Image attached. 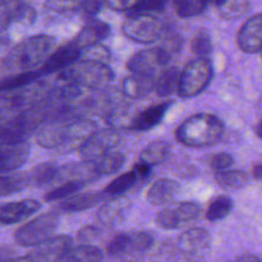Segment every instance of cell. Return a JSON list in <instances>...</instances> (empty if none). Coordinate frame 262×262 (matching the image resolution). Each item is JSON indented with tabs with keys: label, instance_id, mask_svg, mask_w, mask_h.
Masks as SVG:
<instances>
[{
	"label": "cell",
	"instance_id": "obj_1",
	"mask_svg": "<svg viewBox=\"0 0 262 262\" xmlns=\"http://www.w3.org/2000/svg\"><path fill=\"white\" fill-rule=\"evenodd\" d=\"M225 135L222 119L209 113H199L187 118L176 129V140L187 147H209L219 143Z\"/></svg>",
	"mask_w": 262,
	"mask_h": 262
},
{
	"label": "cell",
	"instance_id": "obj_2",
	"mask_svg": "<svg viewBox=\"0 0 262 262\" xmlns=\"http://www.w3.org/2000/svg\"><path fill=\"white\" fill-rule=\"evenodd\" d=\"M56 38L50 35H35L18 42L5 56L3 64L7 69L18 73L31 72L42 66L55 51Z\"/></svg>",
	"mask_w": 262,
	"mask_h": 262
},
{
	"label": "cell",
	"instance_id": "obj_3",
	"mask_svg": "<svg viewBox=\"0 0 262 262\" xmlns=\"http://www.w3.org/2000/svg\"><path fill=\"white\" fill-rule=\"evenodd\" d=\"M63 83L83 90H101L114 78V72L107 64L92 60L77 61L59 73Z\"/></svg>",
	"mask_w": 262,
	"mask_h": 262
},
{
	"label": "cell",
	"instance_id": "obj_4",
	"mask_svg": "<svg viewBox=\"0 0 262 262\" xmlns=\"http://www.w3.org/2000/svg\"><path fill=\"white\" fill-rule=\"evenodd\" d=\"M152 235L147 232L122 233L110 241L106 252L119 262H137L152 247Z\"/></svg>",
	"mask_w": 262,
	"mask_h": 262
},
{
	"label": "cell",
	"instance_id": "obj_5",
	"mask_svg": "<svg viewBox=\"0 0 262 262\" xmlns=\"http://www.w3.org/2000/svg\"><path fill=\"white\" fill-rule=\"evenodd\" d=\"M214 77V68L209 58H196L188 61L181 72L179 96L184 99L199 96L207 89Z\"/></svg>",
	"mask_w": 262,
	"mask_h": 262
},
{
	"label": "cell",
	"instance_id": "obj_6",
	"mask_svg": "<svg viewBox=\"0 0 262 262\" xmlns=\"http://www.w3.org/2000/svg\"><path fill=\"white\" fill-rule=\"evenodd\" d=\"M59 224V216L55 211L45 212L18 228L14 239L22 247H36L53 238Z\"/></svg>",
	"mask_w": 262,
	"mask_h": 262
},
{
	"label": "cell",
	"instance_id": "obj_7",
	"mask_svg": "<svg viewBox=\"0 0 262 262\" xmlns=\"http://www.w3.org/2000/svg\"><path fill=\"white\" fill-rule=\"evenodd\" d=\"M122 32L135 42L150 43L161 37L164 26L154 15H127L122 25Z\"/></svg>",
	"mask_w": 262,
	"mask_h": 262
},
{
	"label": "cell",
	"instance_id": "obj_8",
	"mask_svg": "<svg viewBox=\"0 0 262 262\" xmlns=\"http://www.w3.org/2000/svg\"><path fill=\"white\" fill-rule=\"evenodd\" d=\"M120 140L122 136L117 129L105 128L96 130L78 150L79 158L83 163H96L100 159L113 152V150L119 145Z\"/></svg>",
	"mask_w": 262,
	"mask_h": 262
},
{
	"label": "cell",
	"instance_id": "obj_9",
	"mask_svg": "<svg viewBox=\"0 0 262 262\" xmlns=\"http://www.w3.org/2000/svg\"><path fill=\"white\" fill-rule=\"evenodd\" d=\"M201 215V206L197 202H181L177 206H170L159 212L155 217L158 227L165 230H174L186 224L196 222Z\"/></svg>",
	"mask_w": 262,
	"mask_h": 262
},
{
	"label": "cell",
	"instance_id": "obj_10",
	"mask_svg": "<svg viewBox=\"0 0 262 262\" xmlns=\"http://www.w3.org/2000/svg\"><path fill=\"white\" fill-rule=\"evenodd\" d=\"M211 248L210 233L204 228H192L179 237L178 250L189 262H204Z\"/></svg>",
	"mask_w": 262,
	"mask_h": 262
},
{
	"label": "cell",
	"instance_id": "obj_11",
	"mask_svg": "<svg viewBox=\"0 0 262 262\" xmlns=\"http://www.w3.org/2000/svg\"><path fill=\"white\" fill-rule=\"evenodd\" d=\"M171 58V54L163 48L145 49L128 59L127 67L130 73L154 74L158 68L165 67Z\"/></svg>",
	"mask_w": 262,
	"mask_h": 262
},
{
	"label": "cell",
	"instance_id": "obj_12",
	"mask_svg": "<svg viewBox=\"0 0 262 262\" xmlns=\"http://www.w3.org/2000/svg\"><path fill=\"white\" fill-rule=\"evenodd\" d=\"M71 250L72 238L67 234H61L33 247L27 256L33 262H61Z\"/></svg>",
	"mask_w": 262,
	"mask_h": 262
},
{
	"label": "cell",
	"instance_id": "obj_13",
	"mask_svg": "<svg viewBox=\"0 0 262 262\" xmlns=\"http://www.w3.org/2000/svg\"><path fill=\"white\" fill-rule=\"evenodd\" d=\"M237 43L243 53H262V13L252 15L241 26Z\"/></svg>",
	"mask_w": 262,
	"mask_h": 262
},
{
	"label": "cell",
	"instance_id": "obj_14",
	"mask_svg": "<svg viewBox=\"0 0 262 262\" xmlns=\"http://www.w3.org/2000/svg\"><path fill=\"white\" fill-rule=\"evenodd\" d=\"M81 54L82 50H79L72 41L68 43H64L49 56L48 60L37 71L40 72L41 76L54 73V72H63L64 69L69 68L74 63H77V60L81 58Z\"/></svg>",
	"mask_w": 262,
	"mask_h": 262
},
{
	"label": "cell",
	"instance_id": "obj_15",
	"mask_svg": "<svg viewBox=\"0 0 262 262\" xmlns=\"http://www.w3.org/2000/svg\"><path fill=\"white\" fill-rule=\"evenodd\" d=\"M31 146L27 142H0V173L19 169L30 158Z\"/></svg>",
	"mask_w": 262,
	"mask_h": 262
},
{
	"label": "cell",
	"instance_id": "obj_16",
	"mask_svg": "<svg viewBox=\"0 0 262 262\" xmlns=\"http://www.w3.org/2000/svg\"><path fill=\"white\" fill-rule=\"evenodd\" d=\"M41 209V204L36 200H20V201L0 204V224H18L36 214Z\"/></svg>",
	"mask_w": 262,
	"mask_h": 262
},
{
	"label": "cell",
	"instance_id": "obj_17",
	"mask_svg": "<svg viewBox=\"0 0 262 262\" xmlns=\"http://www.w3.org/2000/svg\"><path fill=\"white\" fill-rule=\"evenodd\" d=\"M110 33H112V27L106 22L96 19V18H91V19L84 23V26L77 33L76 37L72 40V42L79 50H84L90 46L100 43L102 40L109 37Z\"/></svg>",
	"mask_w": 262,
	"mask_h": 262
},
{
	"label": "cell",
	"instance_id": "obj_18",
	"mask_svg": "<svg viewBox=\"0 0 262 262\" xmlns=\"http://www.w3.org/2000/svg\"><path fill=\"white\" fill-rule=\"evenodd\" d=\"M173 105V101L168 100V101L160 102L154 106L147 107V109L142 110L140 114L136 115L132 120V127L130 129L137 130V132H146V130L152 129L158 124H160L161 120L169 112V109Z\"/></svg>",
	"mask_w": 262,
	"mask_h": 262
},
{
	"label": "cell",
	"instance_id": "obj_19",
	"mask_svg": "<svg viewBox=\"0 0 262 262\" xmlns=\"http://www.w3.org/2000/svg\"><path fill=\"white\" fill-rule=\"evenodd\" d=\"M156 78L154 74L130 73L122 82V92L129 99H141L155 90Z\"/></svg>",
	"mask_w": 262,
	"mask_h": 262
},
{
	"label": "cell",
	"instance_id": "obj_20",
	"mask_svg": "<svg viewBox=\"0 0 262 262\" xmlns=\"http://www.w3.org/2000/svg\"><path fill=\"white\" fill-rule=\"evenodd\" d=\"M179 184L173 179L161 178L154 182L148 188L147 201L148 204L154 205V206H163V205H168L176 200L177 194L179 193Z\"/></svg>",
	"mask_w": 262,
	"mask_h": 262
},
{
	"label": "cell",
	"instance_id": "obj_21",
	"mask_svg": "<svg viewBox=\"0 0 262 262\" xmlns=\"http://www.w3.org/2000/svg\"><path fill=\"white\" fill-rule=\"evenodd\" d=\"M102 191H87L76 193L69 199L64 200L59 205V210L63 212H79L89 210L91 207L96 206L97 204L104 200Z\"/></svg>",
	"mask_w": 262,
	"mask_h": 262
},
{
	"label": "cell",
	"instance_id": "obj_22",
	"mask_svg": "<svg viewBox=\"0 0 262 262\" xmlns=\"http://www.w3.org/2000/svg\"><path fill=\"white\" fill-rule=\"evenodd\" d=\"M179 83H181V72L176 67H170L164 69L156 77L155 91L161 97L179 94Z\"/></svg>",
	"mask_w": 262,
	"mask_h": 262
},
{
	"label": "cell",
	"instance_id": "obj_23",
	"mask_svg": "<svg viewBox=\"0 0 262 262\" xmlns=\"http://www.w3.org/2000/svg\"><path fill=\"white\" fill-rule=\"evenodd\" d=\"M59 170H60V168L51 163L38 164L27 173L28 179H30V186L45 187L50 183H54V182L58 181Z\"/></svg>",
	"mask_w": 262,
	"mask_h": 262
},
{
	"label": "cell",
	"instance_id": "obj_24",
	"mask_svg": "<svg viewBox=\"0 0 262 262\" xmlns=\"http://www.w3.org/2000/svg\"><path fill=\"white\" fill-rule=\"evenodd\" d=\"M40 77L42 76H41V73L38 71L10 74V76L0 79V92H12L15 91V90L27 87L30 84L35 83Z\"/></svg>",
	"mask_w": 262,
	"mask_h": 262
},
{
	"label": "cell",
	"instance_id": "obj_25",
	"mask_svg": "<svg viewBox=\"0 0 262 262\" xmlns=\"http://www.w3.org/2000/svg\"><path fill=\"white\" fill-rule=\"evenodd\" d=\"M170 154V146L166 141L156 140L148 143L142 151H141L140 160L148 165H158L166 160V158Z\"/></svg>",
	"mask_w": 262,
	"mask_h": 262
},
{
	"label": "cell",
	"instance_id": "obj_26",
	"mask_svg": "<svg viewBox=\"0 0 262 262\" xmlns=\"http://www.w3.org/2000/svg\"><path fill=\"white\" fill-rule=\"evenodd\" d=\"M138 182L137 177L135 176L132 170L127 171V173L122 174V176L117 177L114 181L110 182L104 189H102V193H104L105 199H112L114 200L115 197H119L122 194L127 193L130 188H133L136 183Z\"/></svg>",
	"mask_w": 262,
	"mask_h": 262
},
{
	"label": "cell",
	"instance_id": "obj_27",
	"mask_svg": "<svg viewBox=\"0 0 262 262\" xmlns=\"http://www.w3.org/2000/svg\"><path fill=\"white\" fill-rule=\"evenodd\" d=\"M125 160L127 159H125L124 154L113 151L109 155L104 156V158L100 159L96 163L91 164V165L97 177L109 176V174H114L117 171H119L124 166Z\"/></svg>",
	"mask_w": 262,
	"mask_h": 262
},
{
	"label": "cell",
	"instance_id": "obj_28",
	"mask_svg": "<svg viewBox=\"0 0 262 262\" xmlns=\"http://www.w3.org/2000/svg\"><path fill=\"white\" fill-rule=\"evenodd\" d=\"M233 207H234V204H233V200L230 197L224 196H217L210 202V205L207 206L206 210V219L209 222H220V220L225 219L228 215L232 212Z\"/></svg>",
	"mask_w": 262,
	"mask_h": 262
},
{
	"label": "cell",
	"instance_id": "obj_29",
	"mask_svg": "<svg viewBox=\"0 0 262 262\" xmlns=\"http://www.w3.org/2000/svg\"><path fill=\"white\" fill-rule=\"evenodd\" d=\"M30 186V179L27 173L0 176V197H7L17 192L23 191Z\"/></svg>",
	"mask_w": 262,
	"mask_h": 262
},
{
	"label": "cell",
	"instance_id": "obj_30",
	"mask_svg": "<svg viewBox=\"0 0 262 262\" xmlns=\"http://www.w3.org/2000/svg\"><path fill=\"white\" fill-rule=\"evenodd\" d=\"M220 17L232 20L241 18L251 9V3L246 0H233V2H216L215 3Z\"/></svg>",
	"mask_w": 262,
	"mask_h": 262
},
{
	"label": "cell",
	"instance_id": "obj_31",
	"mask_svg": "<svg viewBox=\"0 0 262 262\" xmlns=\"http://www.w3.org/2000/svg\"><path fill=\"white\" fill-rule=\"evenodd\" d=\"M102 252L95 246H77L72 248L61 262H101Z\"/></svg>",
	"mask_w": 262,
	"mask_h": 262
},
{
	"label": "cell",
	"instance_id": "obj_32",
	"mask_svg": "<svg viewBox=\"0 0 262 262\" xmlns=\"http://www.w3.org/2000/svg\"><path fill=\"white\" fill-rule=\"evenodd\" d=\"M215 182L224 189H241L248 183V177L242 170H225L215 174Z\"/></svg>",
	"mask_w": 262,
	"mask_h": 262
},
{
	"label": "cell",
	"instance_id": "obj_33",
	"mask_svg": "<svg viewBox=\"0 0 262 262\" xmlns=\"http://www.w3.org/2000/svg\"><path fill=\"white\" fill-rule=\"evenodd\" d=\"M83 186H86L83 182H64L61 186L55 187V188L51 189L50 192H48V193L45 194V197H43V200H45L46 202H54L59 201V200H63L64 201V200L69 199L71 196L76 194Z\"/></svg>",
	"mask_w": 262,
	"mask_h": 262
},
{
	"label": "cell",
	"instance_id": "obj_34",
	"mask_svg": "<svg viewBox=\"0 0 262 262\" xmlns=\"http://www.w3.org/2000/svg\"><path fill=\"white\" fill-rule=\"evenodd\" d=\"M209 4L210 3L201 2V0H181V2H174L173 5L178 17L191 18L202 14L207 9Z\"/></svg>",
	"mask_w": 262,
	"mask_h": 262
},
{
	"label": "cell",
	"instance_id": "obj_35",
	"mask_svg": "<svg viewBox=\"0 0 262 262\" xmlns=\"http://www.w3.org/2000/svg\"><path fill=\"white\" fill-rule=\"evenodd\" d=\"M192 53L197 58H207L212 51V41L211 35L206 28H201L196 32V35L192 38L191 43Z\"/></svg>",
	"mask_w": 262,
	"mask_h": 262
},
{
	"label": "cell",
	"instance_id": "obj_36",
	"mask_svg": "<svg viewBox=\"0 0 262 262\" xmlns=\"http://www.w3.org/2000/svg\"><path fill=\"white\" fill-rule=\"evenodd\" d=\"M166 3L161 0H142V2H135L132 7L125 12V15H152V13L163 12Z\"/></svg>",
	"mask_w": 262,
	"mask_h": 262
},
{
	"label": "cell",
	"instance_id": "obj_37",
	"mask_svg": "<svg viewBox=\"0 0 262 262\" xmlns=\"http://www.w3.org/2000/svg\"><path fill=\"white\" fill-rule=\"evenodd\" d=\"M123 214V202L119 200H113L112 202L105 205L99 212V216L97 219L100 222H102L104 224H112L115 220H118L120 217V215Z\"/></svg>",
	"mask_w": 262,
	"mask_h": 262
},
{
	"label": "cell",
	"instance_id": "obj_38",
	"mask_svg": "<svg viewBox=\"0 0 262 262\" xmlns=\"http://www.w3.org/2000/svg\"><path fill=\"white\" fill-rule=\"evenodd\" d=\"M81 58L82 60H92L106 64V61L112 58V54H110L109 49L105 48L101 43H97V45L90 46V48L82 50Z\"/></svg>",
	"mask_w": 262,
	"mask_h": 262
},
{
	"label": "cell",
	"instance_id": "obj_39",
	"mask_svg": "<svg viewBox=\"0 0 262 262\" xmlns=\"http://www.w3.org/2000/svg\"><path fill=\"white\" fill-rule=\"evenodd\" d=\"M45 7L53 13L69 15L74 14V13H79L81 2H49L46 3Z\"/></svg>",
	"mask_w": 262,
	"mask_h": 262
},
{
	"label": "cell",
	"instance_id": "obj_40",
	"mask_svg": "<svg viewBox=\"0 0 262 262\" xmlns=\"http://www.w3.org/2000/svg\"><path fill=\"white\" fill-rule=\"evenodd\" d=\"M233 163H234V159H233V156L230 154L219 152L215 156H212L210 165H211V168L216 173H220V171L228 170L233 165Z\"/></svg>",
	"mask_w": 262,
	"mask_h": 262
},
{
	"label": "cell",
	"instance_id": "obj_41",
	"mask_svg": "<svg viewBox=\"0 0 262 262\" xmlns=\"http://www.w3.org/2000/svg\"><path fill=\"white\" fill-rule=\"evenodd\" d=\"M100 235V230L94 225H86L77 232L76 239L82 246H91L94 241H96Z\"/></svg>",
	"mask_w": 262,
	"mask_h": 262
},
{
	"label": "cell",
	"instance_id": "obj_42",
	"mask_svg": "<svg viewBox=\"0 0 262 262\" xmlns=\"http://www.w3.org/2000/svg\"><path fill=\"white\" fill-rule=\"evenodd\" d=\"M104 3L96 2V0H87V2H81V8H79V13L87 15V17H94L97 13L101 10L104 7Z\"/></svg>",
	"mask_w": 262,
	"mask_h": 262
},
{
	"label": "cell",
	"instance_id": "obj_43",
	"mask_svg": "<svg viewBox=\"0 0 262 262\" xmlns=\"http://www.w3.org/2000/svg\"><path fill=\"white\" fill-rule=\"evenodd\" d=\"M151 168H152V166L148 165V164L143 163V161L140 160L138 163L135 164L132 171L135 173V176L137 177L138 182H140V181H145V179H147L148 177H150Z\"/></svg>",
	"mask_w": 262,
	"mask_h": 262
},
{
	"label": "cell",
	"instance_id": "obj_44",
	"mask_svg": "<svg viewBox=\"0 0 262 262\" xmlns=\"http://www.w3.org/2000/svg\"><path fill=\"white\" fill-rule=\"evenodd\" d=\"M17 256V250L15 247L9 245L0 246V262H10Z\"/></svg>",
	"mask_w": 262,
	"mask_h": 262
},
{
	"label": "cell",
	"instance_id": "obj_45",
	"mask_svg": "<svg viewBox=\"0 0 262 262\" xmlns=\"http://www.w3.org/2000/svg\"><path fill=\"white\" fill-rule=\"evenodd\" d=\"M133 3L135 2H107L105 3V5L109 8H112V9L117 10V12H127L128 9H129L130 7L133 5Z\"/></svg>",
	"mask_w": 262,
	"mask_h": 262
},
{
	"label": "cell",
	"instance_id": "obj_46",
	"mask_svg": "<svg viewBox=\"0 0 262 262\" xmlns=\"http://www.w3.org/2000/svg\"><path fill=\"white\" fill-rule=\"evenodd\" d=\"M252 176L256 181H262V164H256L252 168Z\"/></svg>",
	"mask_w": 262,
	"mask_h": 262
},
{
	"label": "cell",
	"instance_id": "obj_47",
	"mask_svg": "<svg viewBox=\"0 0 262 262\" xmlns=\"http://www.w3.org/2000/svg\"><path fill=\"white\" fill-rule=\"evenodd\" d=\"M237 262H262V261L255 255H243L238 258Z\"/></svg>",
	"mask_w": 262,
	"mask_h": 262
},
{
	"label": "cell",
	"instance_id": "obj_48",
	"mask_svg": "<svg viewBox=\"0 0 262 262\" xmlns=\"http://www.w3.org/2000/svg\"><path fill=\"white\" fill-rule=\"evenodd\" d=\"M10 262H33L32 260H31L28 256H25V257H17L14 258V260H12Z\"/></svg>",
	"mask_w": 262,
	"mask_h": 262
},
{
	"label": "cell",
	"instance_id": "obj_49",
	"mask_svg": "<svg viewBox=\"0 0 262 262\" xmlns=\"http://www.w3.org/2000/svg\"><path fill=\"white\" fill-rule=\"evenodd\" d=\"M256 135H257L260 138H262V120L257 125H256Z\"/></svg>",
	"mask_w": 262,
	"mask_h": 262
}]
</instances>
